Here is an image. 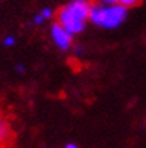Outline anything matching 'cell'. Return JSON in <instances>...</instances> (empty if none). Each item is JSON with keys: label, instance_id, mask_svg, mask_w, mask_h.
Segmentation results:
<instances>
[{"label": "cell", "instance_id": "obj_1", "mask_svg": "<svg viewBox=\"0 0 146 148\" xmlns=\"http://www.w3.org/2000/svg\"><path fill=\"white\" fill-rule=\"evenodd\" d=\"M90 0H70L58 9L57 23L61 24L69 33L76 36L87 27V21H90Z\"/></svg>", "mask_w": 146, "mask_h": 148}, {"label": "cell", "instance_id": "obj_2", "mask_svg": "<svg viewBox=\"0 0 146 148\" xmlns=\"http://www.w3.org/2000/svg\"><path fill=\"white\" fill-rule=\"evenodd\" d=\"M127 14H128V9L119 3L110 5V6L94 3V5H91L90 21L94 25H97V27L116 29L125 21Z\"/></svg>", "mask_w": 146, "mask_h": 148}, {"label": "cell", "instance_id": "obj_3", "mask_svg": "<svg viewBox=\"0 0 146 148\" xmlns=\"http://www.w3.org/2000/svg\"><path fill=\"white\" fill-rule=\"evenodd\" d=\"M49 33H51V39H52L54 45L58 49L67 51V49L72 48V45H73V34L69 33L61 24L54 23L52 25H51Z\"/></svg>", "mask_w": 146, "mask_h": 148}, {"label": "cell", "instance_id": "obj_4", "mask_svg": "<svg viewBox=\"0 0 146 148\" xmlns=\"http://www.w3.org/2000/svg\"><path fill=\"white\" fill-rule=\"evenodd\" d=\"M54 15L52 9L51 8H43V9H40L36 15L33 16V24L34 25H40V24H43L45 21L51 20V16Z\"/></svg>", "mask_w": 146, "mask_h": 148}, {"label": "cell", "instance_id": "obj_5", "mask_svg": "<svg viewBox=\"0 0 146 148\" xmlns=\"http://www.w3.org/2000/svg\"><path fill=\"white\" fill-rule=\"evenodd\" d=\"M11 138V127L5 120L0 118V145L6 144Z\"/></svg>", "mask_w": 146, "mask_h": 148}, {"label": "cell", "instance_id": "obj_6", "mask_svg": "<svg viewBox=\"0 0 146 148\" xmlns=\"http://www.w3.org/2000/svg\"><path fill=\"white\" fill-rule=\"evenodd\" d=\"M140 2H142V0H118V3L122 5L124 8H127V9H128V8H133V6H137Z\"/></svg>", "mask_w": 146, "mask_h": 148}, {"label": "cell", "instance_id": "obj_7", "mask_svg": "<svg viewBox=\"0 0 146 148\" xmlns=\"http://www.w3.org/2000/svg\"><path fill=\"white\" fill-rule=\"evenodd\" d=\"M15 43H16L15 36H11V34H7V36H5V38H3V45H5V47H7V48L14 47Z\"/></svg>", "mask_w": 146, "mask_h": 148}, {"label": "cell", "instance_id": "obj_8", "mask_svg": "<svg viewBox=\"0 0 146 148\" xmlns=\"http://www.w3.org/2000/svg\"><path fill=\"white\" fill-rule=\"evenodd\" d=\"M96 2L100 5H105V6H110V5H116L118 0H96Z\"/></svg>", "mask_w": 146, "mask_h": 148}, {"label": "cell", "instance_id": "obj_9", "mask_svg": "<svg viewBox=\"0 0 146 148\" xmlns=\"http://www.w3.org/2000/svg\"><path fill=\"white\" fill-rule=\"evenodd\" d=\"M15 71L18 72V73H24L25 72V66L21 64V63H18V64H15Z\"/></svg>", "mask_w": 146, "mask_h": 148}, {"label": "cell", "instance_id": "obj_10", "mask_svg": "<svg viewBox=\"0 0 146 148\" xmlns=\"http://www.w3.org/2000/svg\"><path fill=\"white\" fill-rule=\"evenodd\" d=\"M63 148H79V147L76 145L75 142H67V144H66V145H64Z\"/></svg>", "mask_w": 146, "mask_h": 148}, {"label": "cell", "instance_id": "obj_11", "mask_svg": "<svg viewBox=\"0 0 146 148\" xmlns=\"http://www.w3.org/2000/svg\"><path fill=\"white\" fill-rule=\"evenodd\" d=\"M75 53H76V54H81V53H82V47H81V45L75 47Z\"/></svg>", "mask_w": 146, "mask_h": 148}, {"label": "cell", "instance_id": "obj_12", "mask_svg": "<svg viewBox=\"0 0 146 148\" xmlns=\"http://www.w3.org/2000/svg\"><path fill=\"white\" fill-rule=\"evenodd\" d=\"M0 2H2V0H0Z\"/></svg>", "mask_w": 146, "mask_h": 148}]
</instances>
